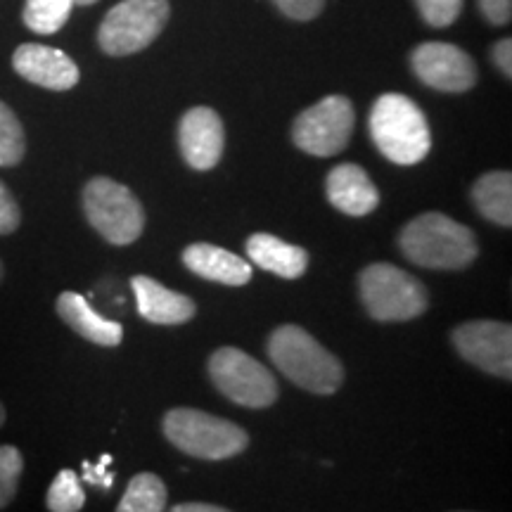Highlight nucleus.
Instances as JSON below:
<instances>
[{
    "mask_svg": "<svg viewBox=\"0 0 512 512\" xmlns=\"http://www.w3.org/2000/svg\"><path fill=\"white\" fill-rule=\"evenodd\" d=\"M169 12V0H121L102 19L100 48L112 57L140 53L162 34Z\"/></svg>",
    "mask_w": 512,
    "mask_h": 512,
    "instance_id": "obj_7",
    "label": "nucleus"
},
{
    "mask_svg": "<svg viewBox=\"0 0 512 512\" xmlns=\"http://www.w3.org/2000/svg\"><path fill=\"white\" fill-rule=\"evenodd\" d=\"M278 5L280 12L297 22H309V19L318 17L323 10L325 0H273Z\"/></svg>",
    "mask_w": 512,
    "mask_h": 512,
    "instance_id": "obj_27",
    "label": "nucleus"
},
{
    "mask_svg": "<svg viewBox=\"0 0 512 512\" xmlns=\"http://www.w3.org/2000/svg\"><path fill=\"white\" fill-rule=\"evenodd\" d=\"M98 3V0H74V5H93Z\"/></svg>",
    "mask_w": 512,
    "mask_h": 512,
    "instance_id": "obj_33",
    "label": "nucleus"
},
{
    "mask_svg": "<svg viewBox=\"0 0 512 512\" xmlns=\"http://www.w3.org/2000/svg\"><path fill=\"white\" fill-rule=\"evenodd\" d=\"M472 202L484 219L496 226H512V174L489 171L472 185Z\"/></svg>",
    "mask_w": 512,
    "mask_h": 512,
    "instance_id": "obj_19",
    "label": "nucleus"
},
{
    "mask_svg": "<svg viewBox=\"0 0 512 512\" xmlns=\"http://www.w3.org/2000/svg\"><path fill=\"white\" fill-rule=\"evenodd\" d=\"M86 505V491L74 470H60L46 494V508L50 512H79Z\"/></svg>",
    "mask_w": 512,
    "mask_h": 512,
    "instance_id": "obj_22",
    "label": "nucleus"
},
{
    "mask_svg": "<svg viewBox=\"0 0 512 512\" xmlns=\"http://www.w3.org/2000/svg\"><path fill=\"white\" fill-rule=\"evenodd\" d=\"M24 475V456L17 446H0V510L17 498L19 482Z\"/></svg>",
    "mask_w": 512,
    "mask_h": 512,
    "instance_id": "obj_24",
    "label": "nucleus"
},
{
    "mask_svg": "<svg viewBox=\"0 0 512 512\" xmlns=\"http://www.w3.org/2000/svg\"><path fill=\"white\" fill-rule=\"evenodd\" d=\"M5 420H8V411H5V403L0 401V427L5 425Z\"/></svg>",
    "mask_w": 512,
    "mask_h": 512,
    "instance_id": "obj_32",
    "label": "nucleus"
},
{
    "mask_svg": "<svg viewBox=\"0 0 512 512\" xmlns=\"http://www.w3.org/2000/svg\"><path fill=\"white\" fill-rule=\"evenodd\" d=\"M178 145L195 171H211L223 157L226 133L223 121L211 107H192L178 124Z\"/></svg>",
    "mask_w": 512,
    "mask_h": 512,
    "instance_id": "obj_12",
    "label": "nucleus"
},
{
    "mask_svg": "<svg viewBox=\"0 0 512 512\" xmlns=\"http://www.w3.org/2000/svg\"><path fill=\"white\" fill-rule=\"evenodd\" d=\"M415 5L422 19L434 29L451 27L463 10V0H415Z\"/></svg>",
    "mask_w": 512,
    "mask_h": 512,
    "instance_id": "obj_25",
    "label": "nucleus"
},
{
    "mask_svg": "<svg viewBox=\"0 0 512 512\" xmlns=\"http://www.w3.org/2000/svg\"><path fill=\"white\" fill-rule=\"evenodd\" d=\"M354 105L344 95H328L294 119L292 140L313 157H335L349 145L354 131Z\"/></svg>",
    "mask_w": 512,
    "mask_h": 512,
    "instance_id": "obj_9",
    "label": "nucleus"
},
{
    "mask_svg": "<svg viewBox=\"0 0 512 512\" xmlns=\"http://www.w3.org/2000/svg\"><path fill=\"white\" fill-rule=\"evenodd\" d=\"M27 152V138L17 114L0 100V166H17Z\"/></svg>",
    "mask_w": 512,
    "mask_h": 512,
    "instance_id": "obj_23",
    "label": "nucleus"
},
{
    "mask_svg": "<svg viewBox=\"0 0 512 512\" xmlns=\"http://www.w3.org/2000/svg\"><path fill=\"white\" fill-rule=\"evenodd\" d=\"M166 484L152 472H140L128 482L117 512H164Z\"/></svg>",
    "mask_w": 512,
    "mask_h": 512,
    "instance_id": "obj_20",
    "label": "nucleus"
},
{
    "mask_svg": "<svg viewBox=\"0 0 512 512\" xmlns=\"http://www.w3.org/2000/svg\"><path fill=\"white\" fill-rule=\"evenodd\" d=\"M451 342L467 363L484 373L512 377V328L501 320H470L451 332Z\"/></svg>",
    "mask_w": 512,
    "mask_h": 512,
    "instance_id": "obj_10",
    "label": "nucleus"
},
{
    "mask_svg": "<svg viewBox=\"0 0 512 512\" xmlns=\"http://www.w3.org/2000/svg\"><path fill=\"white\" fill-rule=\"evenodd\" d=\"M83 214L110 245H133L145 228L143 204L126 185L95 176L83 188Z\"/></svg>",
    "mask_w": 512,
    "mask_h": 512,
    "instance_id": "obj_6",
    "label": "nucleus"
},
{
    "mask_svg": "<svg viewBox=\"0 0 512 512\" xmlns=\"http://www.w3.org/2000/svg\"><path fill=\"white\" fill-rule=\"evenodd\" d=\"M209 377L228 401L245 408H268L278 399L271 370L238 347H221L209 358Z\"/></svg>",
    "mask_w": 512,
    "mask_h": 512,
    "instance_id": "obj_8",
    "label": "nucleus"
},
{
    "mask_svg": "<svg viewBox=\"0 0 512 512\" xmlns=\"http://www.w3.org/2000/svg\"><path fill=\"white\" fill-rule=\"evenodd\" d=\"M15 72L36 86L48 91H69L79 83L81 74L72 57L62 50L41 46V43H24L12 55Z\"/></svg>",
    "mask_w": 512,
    "mask_h": 512,
    "instance_id": "obj_13",
    "label": "nucleus"
},
{
    "mask_svg": "<svg viewBox=\"0 0 512 512\" xmlns=\"http://www.w3.org/2000/svg\"><path fill=\"white\" fill-rule=\"evenodd\" d=\"M411 67L425 86L441 93H465L477 83V64L453 43H422L413 50Z\"/></svg>",
    "mask_w": 512,
    "mask_h": 512,
    "instance_id": "obj_11",
    "label": "nucleus"
},
{
    "mask_svg": "<svg viewBox=\"0 0 512 512\" xmlns=\"http://www.w3.org/2000/svg\"><path fill=\"white\" fill-rule=\"evenodd\" d=\"M399 247L411 264L430 271H463L479 254L475 233L441 211H427L408 221Z\"/></svg>",
    "mask_w": 512,
    "mask_h": 512,
    "instance_id": "obj_1",
    "label": "nucleus"
},
{
    "mask_svg": "<svg viewBox=\"0 0 512 512\" xmlns=\"http://www.w3.org/2000/svg\"><path fill=\"white\" fill-rule=\"evenodd\" d=\"M72 8L74 0H27L22 19L34 34L50 36L67 24Z\"/></svg>",
    "mask_w": 512,
    "mask_h": 512,
    "instance_id": "obj_21",
    "label": "nucleus"
},
{
    "mask_svg": "<svg viewBox=\"0 0 512 512\" xmlns=\"http://www.w3.org/2000/svg\"><path fill=\"white\" fill-rule=\"evenodd\" d=\"M479 10H482L484 19H489L491 24L501 27V24L510 22L512 0H479Z\"/></svg>",
    "mask_w": 512,
    "mask_h": 512,
    "instance_id": "obj_29",
    "label": "nucleus"
},
{
    "mask_svg": "<svg viewBox=\"0 0 512 512\" xmlns=\"http://www.w3.org/2000/svg\"><path fill=\"white\" fill-rule=\"evenodd\" d=\"M3 275H5V268H3V261H0V283H3Z\"/></svg>",
    "mask_w": 512,
    "mask_h": 512,
    "instance_id": "obj_34",
    "label": "nucleus"
},
{
    "mask_svg": "<svg viewBox=\"0 0 512 512\" xmlns=\"http://www.w3.org/2000/svg\"><path fill=\"white\" fill-rule=\"evenodd\" d=\"M325 195L337 211L347 216H368L380 204V192L370 181L366 169L358 164H339L328 174Z\"/></svg>",
    "mask_w": 512,
    "mask_h": 512,
    "instance_id": "obj_15",
    "label": "nucleus"
},
{
    "mask_svg": "<svg viewBox=\"0 0 512 512\" xmlns=\"http://www.w3.org/2000/svg\"><path fill=\"white\" fill-rule=\"evenodd\" d=\"M494 62H496V67L510 79L512 76V41L510 38H503V41L496 43Z\"/></svg>",
    "mask_w": 512,
    "mask_h": 512,
    "instance_id": "obj_30",
    "label": "nucleus"
},
{
    "mask_svg": "<svg viewBox=\"0 0 512 512\" xmlns=\"http://www.w3.org/2000/svg\"><path fill=\"white\" fill-rule=\"evenodd\" d=\"M169 512H230V510L221 508V505H211V503H178L176 508H171Z\"/></svg>",
    "mask_w": 512,
    "mask_h": 512,
    "instance_id": "obj_31",
    "label": "nucleus"
},
{
    "mask_svg": "<svg viewBox=\"0 0 512 512\" xmlns=\"http://www.w3.org/2000/svg\"><path fill=\"white\" fill-rule=\"evenodd\" d=\"M131 290L136 294L138 313L152 325H183L197 313L190 297L169 290L150 275H133Z\"/></svg>",
    "mask_w": 512,
    "mask_h": 512,
    "instance_id": "obj_14",
    "label": "nucleus"
},
{
    "mask_svg": "<svg viewBox=\"0 0 512 512\" xmlns=\"http://www.w3.org/2000/svg\"><path fill=\"white\" fill-rule=\"evenodd\" d=\"M162 430L178 451L200 460H228L249 446V434L240 425L197 408L169 411Z\"/></svg>",
    "mask_w": 512,
    "mask_h": 512,
    "instance_id": "obj_4",
    "label": "nucleus"
},
{
    "mask_svg": "<svg viewBox=\"0 0 512 512\" xmlns=\"http://www.w3.org/2000/svg\"><path fill=\"white\" fill-rule=\"evenodd\" d=\"M110 465H112V456H102L98 465L83 460V479H86V484H93L98 486V489L110 491L114 486V472H110Z\"/></svg>",
    "mask_w": 512,
    "mask_h": 512,
    "instance_id": "obj_28",
    "label": "nucleus"
},
{
    "mask_svg": "<svg viewBox=\"0 0 512 512\" xmlns=\"http://www.w3.org/2000/svg\"><path fill=\"white\" fill-rule=\"evenodd\" d=\"M266 351L273 366L306 392L328 396L342 387V361L299 325L275 328L268 337Z\"/></svg>",
    "mask_w": 512,
    "mask_h": 512,
    "instance_id": "obj_2",
    "label": "nucleus"
},
{
    "mask_svg": "<svg viewBox=\"0 0 512 512\" xmlns=\"http://www.w3.org/2000/svg\"><path fill=\"white\" fill-rule=\"evenodd\" d=\"M358 290L368 316L380 323H403L430 306L425 285L394 264H370L358 275Z\"/></svg>",
    "mask_w": 512,
    "mask_h": 512,
    "instance_id": "obj_5",
    "label": "nucleus"
},
{
    "mask_svg": "<svg viewBox=\"0 0 512 512\" xmlns=\"http://www.w3.org/2000/svg\"><path fill=\"white\" fill-rule=\"evenodd\" d=\"M181 259L190 273L211 280V283L242 287L252 280V266L242 256L223 247L209 245V242H195V245L185 247Z\"/></svg>",
    "mask_w": 512,
    "mask_h": 512,
    "instance_id": "obj_16",
    "label": "nucleus"
},
{
    "mask_svg": "<svg viewBox=\"0 0 512 512\" xmlns=\"http://www.w3.org/2000/svg\"><path fill=\"white\" fill-rule=\"evenodd\" d=\"M22 223V211L8 185L0 181V235H12Z\"/></svg>",
    "mask_w": 512,
    "mask_h": 512,
    "instance_id": "obj_26",
    "label": "nucleus"
},
{
    "mask_svg": "<svg viewBox=\"0 0 512 512\" xmlns=\"http://www.w3.org/2000/svg\"><path fill=\"white\" fill-rule=\"evenodd\" d=\"M55 311L62 323L95 347H119L124 339V328L114 320L102 318L79 292H62L55 302Z\"/></svg>",
    "mask_w": 512,
    "mask_h": 512,
    "instance_id": "obj_17",
    "label": "nucleus"
},
{
    "mask_svg": "<svg viewBox=\"0 0 512 512\" xmlns=\"http://www.w3.org/2000/svg\"><path fill=\"white\" fill-rule=\"evenodd\" d=\"M370 138L389 162L413 166L430 155L432 133L425 112L401 93H384L368 117Z\"/></svg>",
    "mask_w": 512,
    "mask_h": 512,
    "instance_id": "obj_3",
    "label": "nucleus"
},
{
    "mask_svg": "<svg viewBox=\"0 0 512 512\" xmlns=\"http://www.w3.org/2000/svg\"><path fill=\"white\" fill-rule=\"evenodd\" d=\"M247 256L261 271H268L278 278L297 280L309 268V252L304 247L275 238L271 233H254L247 240Z\"/></svg>",
    "mask_w": 512,
    "mask_h": 512,
    "instance_id": "obj_18",
    "label": "nucleus"
}]
</instances>
